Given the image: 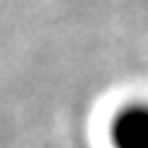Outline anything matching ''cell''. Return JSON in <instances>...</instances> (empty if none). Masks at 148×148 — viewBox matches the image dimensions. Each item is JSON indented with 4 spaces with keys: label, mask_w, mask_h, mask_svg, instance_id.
<instances>
[{
    "label": "cell",
    "mask_w": 148,
    "mask_h": 148,
    "mask_svg": "<svg viewBox=\"0 0 148 148\" xmlns=\"http://www.w3.org/2000/svg\"><path fill=\"white\" fill-rule=\"evenodd\" d=\"M112 148H148V101H127L109 120Z\"/></svg>",
    "instance_id": "6da1fadb"
}]
</instances>
